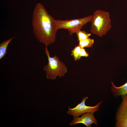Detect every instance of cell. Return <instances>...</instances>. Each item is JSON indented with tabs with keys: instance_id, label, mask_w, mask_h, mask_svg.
Wrapping results in <instances>:
<instances>
[{
	"instance_id": "ba28073f",
	"label": "cell",
	"mask_w": 127,
	"mask_h": 127,
	"mask_svg": "<svg viewBox=\"0 0 127 127\" xmlns=\"http://www.w3.org/2000/svg\"><path fill=\"white\" fill-rule=\"evenodd\" d=\"M111 90L112 92L115 97H118L127 93V82L119 87H117L111 82Z\"/></svg>"
},
{
	"instance_id": "9c48e42d",
	"label": "cell",
	"mask_w": 127,
	"mask_h": 127,
	"mask_svg": "<svg viewBox=\"0 0 127 127\" xmlns=\"http://www.w3.org/2000/svg\"><path fill=\"white\" fill-rule=\"evenodd\" d=\"M13 37L5 40L0 44V60L3 58L7 53L8 46L12 40L15 37Z\"/></svg>"
},
{
	"instance_id": "3957f363",
	"label": "cell",
	"mask_w": 127,
	"mask_h": 127,
	"mask_svg": "<svg viewBox=\"0 0 127 127\" xmlns=\"http://www.w3.org/2000/svg\"><path fill=\"white\" fill-rule=\"evenodd\" d=\"M45 50L48 62L44 66L43 70L46 73L47 79H56L57 77L64 76L67 71L66 66L56 55L51 57L47 46H46Z\"/></svg>"
},
{
	"instance_id": "7a4b0ae2",
	"label": "cell",
	"mask_w": 127,
	"mask_h": 127,
	"mask_svg": "<svg viewBox=\"0 0 127 127\" xmlns=\"http://www.w3.org/2000/svg\"><path fill=\"white\" fill-rule=\"evenodd\" d=\"M90 22L91 33L101 37L106 34L112 27L109 13L101 10L94 12Z\"/></svg>"
},
{
	"instance_id": "7c38bea8",
	"label": "cell",
	"mask_w": 127,
	"mask_h": 127,
	"mask_svg": "<svg viewBox=\"0 0 127 127\" xmlns=\"http://www.w3.org/2000/svg\"><path fill=\"white\" fill-rule=\"evenodd\" d=\"M81 48L79 45L75 46L71 51V55L75 61L79 60V57L80 52Z\"/></svg>"
},
{
	"instance_id": "5b68a950",
	"label": "cell",
	"mask_w": 127,
	"mask_h": 127,
	"mask_svg": "<svg viewBox=\"0 0 127 127\" xmlns=\"http://www.w3.org/2000/svg\"><path fill=\"white\" fill-rule=\"evenodd\" d=\"M88 98V97H83L81 102L75 107L73 108L68 107V109L67 112V114L72 116L74 118L79 117L82 115L87 113H94L98 111L100 107L99 105L102 102H99L96 105L93 106H87L85 105V102Z\"/></svg>"
},
{
	"instance_id": "8fae6325",
	"label": "cell",
	"mask_w": 127,
	"mask_h": 127,
	"mask_svg": "<svg viewBox=\"0 0 127 127\" xmlns=\"http://www.w3.org/2000/svg\"><path fill=\"white\" fill-rule=\"evenodd\" d=\"M75 33L77 35L78 42L89 38L91 35L90 33L81 30L78 31Z\"/></svg>"
},
{
	"instance_id": "52a82bcc",
	"label": "cell",
	"mask_w": 127,
	"mask_h": 127,
	"mask_svg": "<svg viewBox=\"0 0 127 127\" xmlns=\"http://www.w3.org/2000/svg\"><path fill=\"white\" fill-rule=\"evenodd\" d=\"M97 121L94 117V113H87L82 115L80 117H74L69 124L70 125H74L79 123H82L87 127H91V125L95 123L97 125Z\"/></svg>"
},
{
	"instance_id": "277c9868",
	"label": "cell",
	"mask_w": 127,
	"mask_h": 127,
	"mask_svg": "<svg viewBox=\"0 0 127 127\" xmlns=\"http://www.w3.org/2000/svg\"><path fill=\"white\" fill-rule=\"evenodd\" d=\"M92 15L83 18L69 20H56L57 29H63L67 30L70 35H71L82 28L83 26L91 22Z\"/></svg>"
},
{
	"instance_id": "8992f818",
	"label": "cell",
	"mask_w": 127,
	"mask_h": 127,
	"mask_svg": "<svg viewBox=\"0 0 127 127\" xmlns=\"http://www.w3.org/2000/svg\"><path fill=\"white\" fill-rule=\"evenodd\" d=\"M122 101L116 113V127H127V93L121 95Z\"/></svg>"
},
{
	"instance_id": "4fadbf2b",
	"label": "cell",
	"mask_w": 127,
	"mask_h": 127,
	"mask_svg": "<svg viewBox=\"0 0 127 127\" xmlns=\"http://www.w3.org/2000/svg\"><path fill=\"white\" fill-rule=\"evenodd\" d=\"M88 56V54L86 51L85 49L84 48H81L79 56V60L82 57H87Z\"/></svg>"
},
{
	"instance_id": "6da1fadb",
	"label": "cell",
	"mask_w": 127,
	"mask_h": 127,
	"mask_svg": "<svg viewBox=\"0 0 127 127\" xmlns=\"http://www.w3.org/2000/svg\"><path fill=\"white\" fill-rule=\"evenodd\" d=\"M55 20L48 12L43 5L38 3L34 8L32 24L37 40L46 46L55 42L58 30Z\"/></svg>"
},
{
	"instance_id": "30bf717a",
	"label": "cell",
	"mask_w": 127,
	"mask_h": 127,
	"mask_svg": "<svg viewBox=\"0 0 127 127\" xmlns=\"http://www.w3.org/2000/svg\"><path fill=\"white\" fill-rule=\"evenodd\" d=\"M79 42V45L81 48H91L93 47L94 40V39L89 38Z\"/></svg>"
}]
</instances>
